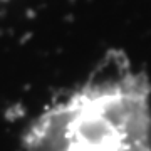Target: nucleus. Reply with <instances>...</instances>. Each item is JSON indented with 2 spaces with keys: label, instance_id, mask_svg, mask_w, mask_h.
<instances>
[{
  "label": "nucleus",
  "instance_id": "nucleus-1",
  "mask_svg": "<svg viewBox=\"0 0 151 151\" xmlns=\"http://www.w3.org/2000/svg\"><path fill=\"white\" fill-rule=\"evenodd\" d=\"M22 151H151V81L119 69L94 76L29 123Z\"/></svg>",
  "mask_w": 151,
  "mask_h": 151
}]
</instances>
